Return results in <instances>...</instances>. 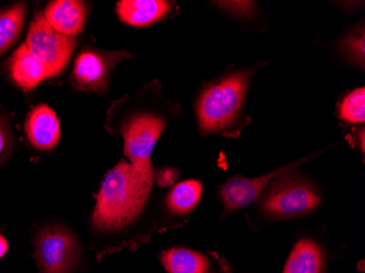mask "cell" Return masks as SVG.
<instances>
[{
	"instance_id": "7402d4cb",
	"label": "cell",
	"mask_w": 365,
	"mask_h": 273,
	"mask_svg": "<svg viewBox=\"0 0 365 273\" xmlns=\"http://www.w3.org/2000/svg\"><path fill=\"white\" fill-rule=\"evenodd\" d=\"M8 248H9V244L7 239L3 235H0V259L7 254Z\"/></svg>"
},
{
	"instance_id": "d6986e66",
	"label": "cell",
	"mask_w": 365,
	"mask_h": 273,
	"mask_svg": "<svg viewBox=\"0 0 365 273\" xmlns=\"http://www.w3.org/2000/svg\"><path fill=\"white\" fill-rule=\"evenodd\" d=\"M364 36H356L346 41V48L348 49L350 56L354 57L356 61L360 59L361 63L364 61Z\"/></svg>"
},
{
	"instance_id": "30bf717a",
	"label": "cell",
	"mask_w": 365,
	"mask_h": 273,
	"mask_svg": "<svg viewBox=\"0 0 365 273\" xmlns=\"http://www.w3.org/2000/svg\"><path fill=\"white\" fill-rule=\"evenodd\" d=\"M88 5L78 0H54L45 8L43 16L47 24L63 36L73 38L85 29Z\"/></svg>"
},
{
	"instance_id": "8fae6325",
	"label": "cell",
	"mask_w": 365,
	"mask_h": 273,
	"mask_svg": "<svg viewBox=\"0 0 365 273\" xmlns=\"http://www.w3.org/2000/svg\"><path fill=\"white\" fill-rule=\"evenodd\" d=\"M9 71L11 79L24 91L34 89L40 82L48 78L44 63L26 44L21 45L12 55Z\"/></svg>"
},
{
	"instance_id": "7c38bea8",
	"label": "cell",
	"mask_w": 365,
	"mask_h": 273,
	"mask_svg": "<svg viewBox=\"0 0 365 273\" xmlns=\"http://www.w3.org/2000/svg\"><path fill=\"white\" fill-rule=\"evenodd\" d=\"M171 10L163 0H123L118 5L120 20L129 26H148L159 21Z\"/></svg>"
},
{
	"instance_id": "277c9868",
	"label": "cell",
	"mask_w": 365,
	"mask_h": 273,
	"mask_svg": "<svg viewBox=\"0 0 365 273\" xmlns=\"http://www.w3.org/2000/svg\"><path fill=\"white\" fill-rule=\"evenodd\" d=\"M321 196L312 185L284 173L274 178L262 201L264 212L276 217H292L315 210Z\"/></svg>"
},
{
	"instance_id": "8992f818",
	"label": "cell",
	"mask_w": 365,
	"mask_h": 273,
	"mask_svg": "<svg viewBox=\"0 0 365 273\" xmlns=\"http://www.w3.org/2000/svg\"><path fill=\"white\" fill-rule=\"evenodd\" d=\"M129 57L124 52L106 53L86 48L76 59L73 77L79 89L104 92L108 89L110 71L118 61Z\"/></svg>"
},
{
	"instance_id": "9a60e30c",
	"label": "cell",
	"mask_w": 365,
	"mask_h": 273,
	"mask_svg": "<svg viewBox=\"0 0 365 273\" xmlns=\"http://www.w3.org/2000/svg\"><path fill=\"white\" fill-rule=\"evenodd\" d=\"M28 5L16 4L0 10V56L11 48L19 40L26 22Z\"/></svg>"
},
{
	"instance_id": "ac0fdd59",
	"label": "cell",
	"mask_w": 365,
	"mask_h": 273,
	"mask_svg": "<svg viewBox=\"0 0 365 273\" xmlns=\"http://www.w3.org/2000/svg\"><path fill=\"white\" fill-rule=\"evenodd\" d=\"M14 147L16 143L10 119L5 114L0 113V166L9 159Z\"/></svg>"
},
{
	"instance_id": "2e32d148",
	"label": "cell",
	"mask_w": 365,
	"mask_h": 273,
	"mask_svg": "<svg viewBox=\"0 0 365 273\" xmlns=\"http://www.w3.org/2000/svg\"><path fill=\"white\" fill-rule=\"evenodd\" d=\"M202 185L198 180H185L173 187L167 198V207L175 215H187L202 199Z\"/></svg>"
},
{
	"instance_id": "6da1fadb",
	"label": "cell",
	"mask_w": 365,
	"mask_h": 273,
	"mask_svg": "<svg viewBox=\"0 0 365 273\" xmlns=\"http://www.w3.org/2000/svg\"><path fill=\"white\" fill-rule=\"evenodd\" d=\"M153 182V164L120 161L108 172L96 195L94 229L115 231L130 225L145 208Z\"/></svg>"
},
{
	"instance_id": "3957f363",
	"label": "cell",
	"mask_w": 365,
	"mask_h": 273,
	"mask_svg": "<svg viewBox=\"0 0 365 273\" xmlns=\"http://www.w3.org/2000/svg\"><path fill=\"white\" fill-rule=\"evenodd\" d=\"M34 257L40 273H73L79 264L81 249L71 230L49 225L34 237Z\"/></svg>"
},
{
	"instance_id": "52a82bcc",
	"label": "cell",
	"mask_w": 365,
	"mask_h": 273,
	"mask_svg": "<svg viewBox=\"0 0 365 273\" xmlns=\"http://www.w3.org/2000/svg\"><path fill=\"white\" fill-rule=\"evenodd\" d=\"M164 127L163 119L148 114L133 117L125 124L124 151L130 163H151V153Z\"/></svg>"
},
{
	"instance_id": "4fadbf2b",
	"label": "cell",
	"mask_w": 365,
	"mask_h": 273,
	"mask_svg": "<svg viewBox=\"0 0 365 273\" xmlns=\"http://www.w3.org/2000/svg\"><path fill=\"white\" fill-rule=\"evenodd\" d=\"M324 271L323 250L311 239H302L295 244L284 269V273H324Z\"/></svg>"
},
{
	"instance_id": "ba28073f",
	"label": "cell",
	"mask_w": 365,
	"mask_h": 273,
	"mask_svg": "<svg viewBox=\"0 0 365 273\" xmlns=\"http://www.w3.org/2000/svg\"><path fill=\"white\" fill-rule=\"evenodd\" d=\"M299 164L300 162L291 164L260 177H233L227 180L220 188L221 200L225 206V212H231V211L239 210L250 206L258 197L262 196L264 188L274 177L284 173L287 168H293Z\"/></svg>"
},
{
	"instance_id": "5bb4252c",
	"label": "cell",
	"mask_w": 365,
	"mask_h": 273,
	"mask_svg": "<svg viewBox=\"0 0 365 273\" xmlns=\"http://www.w3.org/2000/svg\"><path fill=\"white\" fill-rule=\"evenodd\" d=\"M161 262L169 273H211L208 257L188 248H172L161 254Z\"/></svg>"
},
{
	"instance_id": "5b68a950",
	"label": "cell",
	"mask_w": 365,
	"mask_h": 273,
	"mask_svg": "<svg viewBox=\"0 0 365 273\" xmlns=\"http://www.w3.org/2000/svg\"><path fill=\"white\" fill-rule=\"evenodd\" d=\"M24 44L44 63L47 77H55L68 65L77 41L57 32L47 24L43 14H38L30 24Z\"/></svg>"
},
{
	"instance_id": "9c48e42d",
	"label": "cell",
	"mask_w": 365,
	"mask_h": 273,
	"mask_svg": "<svg viewBox=\"0 0 365 273\" xmlns=\"http://www.w3.org/2000/svg\"><path fill=\"white\" fill-rule=\"evenodd\" d=\"M26 133L31 145L40 151H51L61 140V124L54 110L45 104L29 113Z\"/></svg>"
},
{
	"instance_id": "44dd1931",
	"label": "cell",
	"mask_w": 365,
	"mask_h": 273,
	"mask_svg": "<svg viewBox=\"0 0 365 273\" xmlns=\"http://www.w3.org/2000/svg\"><path fill=\"white\" fill-rule=\"evenodd\" d=\"M178 178V172L174 168H163L157 174V182L160 186H170Z\"/></svg>"
},
{
	"instance_id": "e0dca14e",
	"label": "cell",
	"mask_w": 365,
	"mask_h": 273,
	"mask_svg": "<svg viewBox=\"0 0 365 273\" xmlns=\"http://www.w3.org/2000/svg\"><path fill=\"white\" fill-rule=\"evenodd\" d=\"M340 117L352 124H361L365 120L364 88L354 90L344 98L340 106Z\"/></svg>"
},
{
	"instance_id": "7a4b0ae2",
	"label": "cell",
	"mask_w": 365,
	"mask_h": 273,
	"mask_svg": "<svg viewBox=\"0 0 365 273\" xmlns=\"http://www.w3.org/2000/svg\"><path fill=\"white\" fill-rule=\"evenodd\" d=\"M247 75H232L211 84L202 92L197 105L199 125L202 133H215L235 122L246 94Z\"/></svg>"
},
{
	"instance_id": "ffe728a7",
	"label": "cell",
	"mask_w": 365,
	"mask_h": 273,
	"mask_svg": "<svg viewBox=\"0 0 365 273\" xmlns=\"http://www.w3.org/2000/svg\"><path fill=\"white\" fill-rule=\"evenodd\" d=\"M220 4L225 9L237 14H243V16L252 12L254 7L253 3H247V1H227V3Z\"/></svg>"
}]
</instances>
